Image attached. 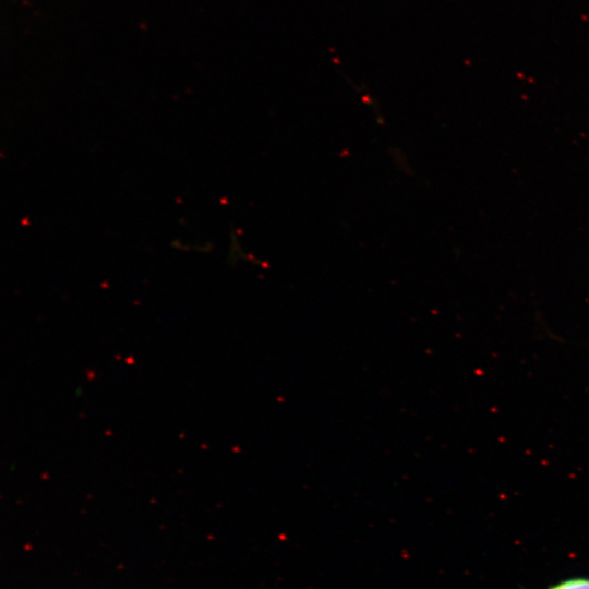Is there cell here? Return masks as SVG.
Returning <instances> with one entry per match:
<instances>
[{
    "label": "cell",
    "mask_w": 589,
    "mask_h": 589,
    "mask_svg": "<svg viewBox=\"0 0 589 589\" xmlns=\"http://www.w3.org/2000/svg\"><path fill=\"white\" fill-rule=\"evenodd\" d=\"M546 589H589V577L569 578Z\"/></svg>",
    "instance_id": "6da1fadb"
}]
</instances>
